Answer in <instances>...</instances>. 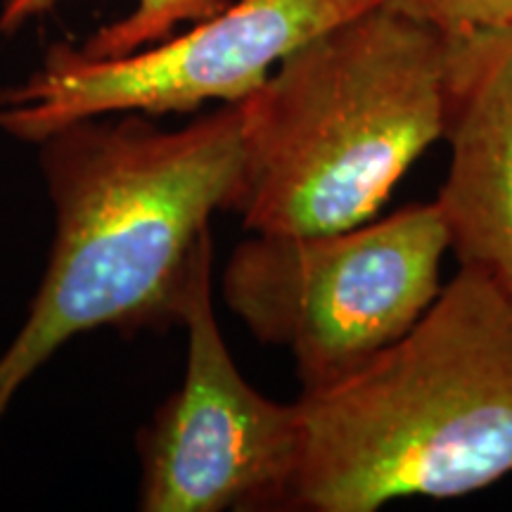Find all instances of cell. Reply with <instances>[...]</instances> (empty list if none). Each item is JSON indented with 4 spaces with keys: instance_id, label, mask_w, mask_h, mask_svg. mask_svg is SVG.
Listing matches in <instances>:
<instances>
[{
    "instance_id": "obj_5",
    "label": "cell",
    "mask_w": 512,
    "mask_h": 512,
    "mask_svg": "<svg viewBox=\"0 0 512 512\" xmlns=\"http://www.w3.org/2000/svg\"><path fill=\"white\" fill-rule=\"evenodd\" d=\"M384 3L235 0L181 36L100 60L57 43L31 79L0 93V131L38 145L76 121L242 102L294 50Z\"/></svg>"
},
{
    "instance_id": "obj_8",
    "label": "cell",
    "mask_w": 512,
    "mask_h": 512,
    "mask_svg": "<svg viewBox=\"0 0 512 512\" xmlns=\"http://www.w3.org/2000/svg\"><path fill=\"white\" fill-rule=\"evenodd\" d=\"M53 3L55 0H5L0 31L19 29L27 19L46 12ZM228 3L230 0H138V10L131 17L95 31L79 50L93 60L136 53L169 38L178 24H195L214 17Z\"/></svg>"
},
{
    "instance_id": "obj_6",
    "label": "cell",
    "mask_w": 512,
    "mask_h": 512,
    "mask_svg": "<svg viewBox=\"0 0 512 512\" xmlns=\"http://www.w3.org/2000/svg\"><path fill=\"white\" fill-rule=\"evenodd\" d=\"M211 256L209 230L185 290L183 384L138 434L145 512L283 510L297 470V401L268 399L240 375L216 323Z\"/></svg>"
},
{
    "instance_id": "obj_7",
    "label": "cell",
    "mask_w": 512,
    "mask_h": 512,
    "mask_svg": "<svg viewBox=\"0 0 512 512\" xmlns=\"http://www.w3.org/2000/svg\"><path fill=\"white\" fill-rule=\"evenodd\" d=\"M444 36L451 166L437 204L460 266L512 292V27Z\"/></svg>"
},
{
    "instance_id": "obj_2",
    "label": "cell",
    "mask_w": 512,
    "mask_h": 512,
    "mask_svg": "<svg viewBox=\"0 0 512 512\" xmlns=\"http://www.w3.org/2000/svg\"><path fill=\"white\" fill-rule=\"evenodd\" d=\"M283 510L458 498L512 472V292L463 266L422 318L342 382L302 392Z\"/></svg>"
},
{
    "instance_id": "obj_3",
    "label": "cell",
    "mask_w": 512,
    "mask_h": 512,
    "mask_svg": "<svg viewBox=\"0 0 512 512\" xmlns=\"http://www.w3.org/2000/svg\"><path fill=\"white\" fill-rule=\"evenodd\" d=\"M446 36L387 5L294 50L242 105L233 211L249 233L344 230L444 138Z\"/></svg>"
},
{
    "instance_id": "obj_9",
    "label": "cell",
    "mask_w": 512,
    "mask_h": 512,
    "mask_svg": "<svg viewBox=\"0 0 512 512\" xmlns=\"http://www.w3.org/2000/svg\"><path fill=\"white\" fill-rule=\"evenodd\" d=\"M384 5L441 34L512 27V0H387Z\"/></svg>"
},
{
    "instance_id": "obj_1",
    "label": "cell",
    "mask_w": 512,
    "mask_h": 512,
    "mask_svg": "<svg viewBox=\"0 0 512 512\" xmlns=\"http://www.w3.org/2000/svg\"><path fill=\"white\" fill-rule=\"evenodd\" d=\"M55 211L48 268L0 354V422L31 375L69 339L181 323L195 252L242 176V105L164 131L140 114L95 117L38 143Z\"/></svg>"
},
{
    "instance_id": "obj_4",
    "label": "cell",
    "mask_w": 512,
    "mask_h": 512,
    "mask_svg": "<svg viewBox=\"0 0 512 512\" xmlns=\"http://www.w3.org/2000/svg\"><path fill=\"white\" fill-rule=\"evenodd\" d=\"M448 249L437 200L328 233H254L230 256L223 299L259 342L290 351L302 392H318L418 323Z\"/></svg>"
}]
</instances>
